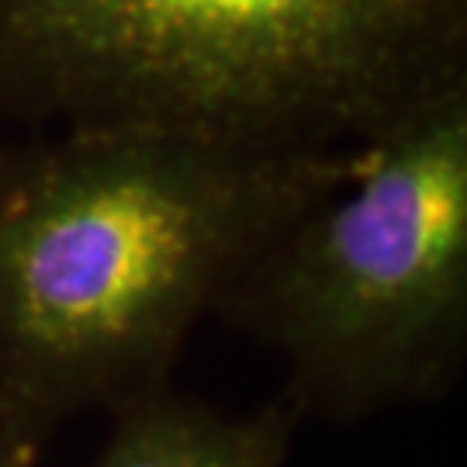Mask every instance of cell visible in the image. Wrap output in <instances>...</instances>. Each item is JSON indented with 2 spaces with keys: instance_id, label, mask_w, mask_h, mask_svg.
<instances>
[{
  "instance_id": "obj_1",
  "label": "cell",
  "mask_w": 467,
  "mask_h": 467,
  "mask_svg": "<svg viewBox=\"0 0 467 467\" xmlns=\"http://www.w3.org/2000/svg\"><path fill=\"white\" fill-rule=\"evenodd\" d=\"M350 160L146 129L0 146V436L38 453L69 419L170 388L204 312Z\"/></svg>"
},
{
  "instance_id": "obj_5",
  "label": "cell",
  "mask_w": 467,
  "mask_h": 467,
  "mask_svg": "<svg viewBox=\"0 0 467 467\" xmlns=\"http://www.w3.org/2000/svg\"><path fill=\"white\" fill-rule=\"evenodd\" d=\"M35 457H38L35 451L0 436V467H35Z\"/></svg>"
},
{
  "instance_id": "obj_4",
  "label": "cell",
  "mask_w": 467,
  "mask_h": 467,
  "mask_svg": "<svg viewBox=\"0 0 467 467\" xmlns=\"http://www.w3.org/2000/svg\"><path fill=\"white\" fill-rule=\"evenodd\" d=\"M111 412V430L87 467H284L298 426L284 399L253 412H225L170 388Z\"/></svg>"
},
{
  "instance_id": "obj_3",
  "label": "cell",
  "mask_w": 467,
  "mask_h": 467,
  "mask_svg": "<svg viewBox=\"0 0 467 467\" xmlns=\"http://www.w3.org/2000/svg\"><path fill=\"white\" fill-rule=\"evenodd\" d=\"M218 312L281 357L298 419L447 391L467 343V77L360 142Z\"/></svg>"
},
{
  "instance_id": "obj_2",
  "label": "cell",
  "mask_w": 467,
  "mask_h": 467,
  "mask_svg": "<svg viewBox=\"0 0 467 467\" xmlns=\"http://www.w3.org/2000/svg\"><path fill=\"white\" fill-rule=\"evenodd\" d=\"M464 42L467 0H0V115L347 156Z\"/></svg>"
}]
</instances>
